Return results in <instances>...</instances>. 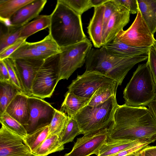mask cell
<instances>
[{"label":"cell","instance_id":"cell-39","mask_svg":"<svg viewBox=\"0 0 156 156\" xmlns=\"http://www.w3.org/2000/svg\"><path fill=\"white\" fill-rule=\"evenodd\" d=\"M26 39L25 38H20L15 43L0 52V60H3L8 58L26 41Z\"/></svg>","mask_w":156,"mask_h":156},{"label":"cell","instance_id":"cell-26","mask_svg":"<svg viewBox=\"0 0 156 156\" xmlns=\"http://www.w3.org/2000/svg\"><path fill=\"white\" fill-rule=\"evenodd\" d=\"M20 92L10 80L0 81V115L5 112L13 99Z\"/></svg>","mask_w":156,"mask_h":156},{"label":"cell","instance_id":"cell-22","mask_svg":"<svg viewBox=\"0 0 156 156\" xmlns=\"http://www.w3.org/2000/svg\"><path fill=\"white\" fill-rule=\"evenodd\" d=\"M56 54H57L38 51L33 47L31 43L26 41L9 58L13 59L19 58L45 59Z\"/></svg>","mask_w":156,"mask_h":156},{"label":"cell","instance_id":"cell-4","mask_svg":"<svg viewBox=\"0 0 156 156\" xmlns=\"http://www.w3.org/2000/svg\"><path fill=\"white\" fill-rule=\"evenodd\" d=\"M125 104L131 106H148L156 99V88L147 63L138 65L125 88Z\"/></svg>","mask_w":156,"mask_h":156},{"label":"cell","instance_id":"cell-9","mask_svg":"<svg viewBox=\"0 0 156 156\" xmlns=\"http://www.w3.org/2000/svg\"><path fill=\"white\" fill-rule=\"evenodd\" d=\"M116 82L98 72L85 71L83 74L78 75L72 81L68 87V91L79 97L90 100L100 87Z\"/></svg>","mask_w":156,"mask_h":156},{"label":"cell","instance_id":"cell-28","mask_svg":"<svg viewBox=\"0 0 156 156\" xmlns=\"http://www.w3.org/2000/svg\"><path fill=\"white\" fill-rule=\"evenodd\" d=\"M118 86L116 82L101 87L95 92L87 105L97 106L104 103L112 96L116 95Z\"/></svg>","mask_w":156,"mask_h":156},{"label":"cell","instance_id":"cell-37","mask_svg":"<svg viewBox=\"0 0 156 156\" xmlns=\"http://www.w3.org/2000/svg\"><path fill=\"white\" fill-rule=\"evenodd\" d=\"M147 63L149 68L156 88V51L153 47L149 48Z\"/></svg>","mask_w":156,"mask_h":156},{"label":"cell","instance_id":"cell-23","mask_svg":"<svg viewBox=\"0 0 156 156\" xmlns=\"http://www.w3.org/2000/svg\"><path fill=\"white\" fill-rule=\"evenodd\" d=\"M142 16L152 34L156 32V0H137Z\"/></svg>","mask_w":156,"mask_h":156},{"label":"cell","instance_id":"cell-25","mask_svg":"<svg viewBox=\"0 0 156 156\" xmlns=\"http://www.w3.org/2000/svg\"><path fill=\"white\" fill-rule=\"evenodd\" d=\"M64 149V144L60 141L59 137L54 135L48 136L32 153L39 156H47L52 153L61 151Z\"/></svg>","mask_w":156,"mask_h":156},{"label":"cell","instance_id":"cell-42","mask_svg":"<svg viewBox=\"0 0 156 156\" xmlns=\"http://www.w3.org/2000/svg\"><path fill=\"white\" fill-rule=\"evenodd\" d=\"M144 156H156V146L148 145L143 149Z\"/></svg>","mask_w":156,"mask_h":156},{"label":"cell","instance_id":"cell-31","mask_svg":"<svg viewBox=\"0 0 156 156\" xmlns=\"http://www.w3.org/2000/svg\"><path fill=\"white\" fill-rule=\"evenodd\" d=\"M7 30L4 32L1 31L0 52L16 42L20 38L22 27L7 26Z\"/></svg>","mask_w":156,"mask_h":156},{"label":"cell","instance_id":"cell-7","mask_svg":"<svg viewBox=\"0 0 156 156\" xmlns=\"http://www.w3.org/2000/svg\"><path fill=\"white\" fill-rule=\"evenodd\" d=\"M92 44L87 39L78 43L61 48L59 53V80H68L73 73L85 62Z\"/></svg>","mask_w":156,"mask_h":156},{"label":"cell","instance_id":"cell-12","mask_svg":"<svg viewBox=\"0 0 156 156\" xmlns=\"http://www.w3.org/2000/svg\"><path fill=\"white\" fill-rule=\"evenodd\" d=\"M0 156H30L32 153L23 144V138L1 124Z\"/></svg>","mask_w":156,"mask_h":156},{"label":"cell","instance_id":"cell-47","mask_svg":"<svg viewBox=\"0 0 156 156\" xmlns=\"http://www.w3.org/2000/svg\"><path fill=\"white\" fill-rule=\"evenodd\" d=\"M141 156H144V151H143V150H142V152L141 153Z\"/></svg>","mask_w":156,"mask_h":156},{"label":"cell","instance_id":"cell-10","mask_svg":"<svg viewBox=\"0 0 156 156\" xmlns=\"http://www.w3.org/2000/svg\"><path fill=\"white\" fill-rule=\"evenodd\" d=\"M29 118L25 127L28 134L37 128L48 125L56 109L45 101L33 96H28Z\"/></svg>","mask_w":156,"mask_h":156},{"label":"cell","instance_id":"cell-48","mask_svg":"<svg viewBox=\"0 0 156 156\" xmlns=\"http://www.w3.org/2000/svg\"><path fill=\"white\" fill-rule=\"evenodd\" d=\"M30 156H37V155H35L33 154L32 153V154H31V155Z\"/></svg>","mask_w":156,"mask_h":156},{"label":"cell","instance_id":"cell-24","mask_svg":"<svg viewBox=\"0 0 156 156\" xmlns=\"http://www.w3.org/2000/svg\"><path fill=\"white\" fill-rule=\"evenodd\" d=\"M50 15H39L34 20L22 27L20 38L27 39L35 33L49 27Z\"/></svg>","mask_w":156,"mask_h":156},{"label":"cell","instance_id":"cell-15","mask_svg":"<svg viewBox=\"0 0 156 156\" xmlns=\"http://www.w3.org/2000/svg\"><path fill=\"white\" fill-rule=\"evenodd\" d=\"M47 1V0H34L17 12L5 24L17 27L24 26L39 16Z\"/></svg>","mask_w":156,"mask_h":156},{"label":"cell","instance_id":"cell-14","mask_svg":"<svg viewBox=\"0 0 156 156\" xmlns=\"http://www.w3.org/2000/svg\"><path fill=\"white\" fill-rule=\"evenodd\" d=\"M130 14L129 10L121 5L112 14L103 33L102 46L112 41L123 30L129 21Z\"/></svg>","mask_w":156,"mask_h":156},{"label":"cell","instance_id":"cell-13","mask_svg":"<svg viewBox=\"0 0 156 156\" xmlns=\"http://www.w3.org/2000/svg\"><path fill=\"white\" fill-rule=\"evenodd\" d=\"M13 60L25 94L28 96H32L31 88L34 80L45 59L19 58Z\"/></svg>","mask_w":156,"mask_h":156},{"label":"cell","instance_id":"cell-29","mask_svg":"<svg viewBox=\"0 0 156 156\" xmlns=\"http://www.w3.org/2000/svg\"><path fill=\"white\" fill-rule=\"evenodd\" d=\"M68 118L66 114L56 109L49 125L48 136L56 135L59 137L65 127Z\"/></svg>","mask_w":156,"mask_h":156},{"label":"cell","instance_id":"cell-11","mask_svg":"<svg viewBox=\"0 0 156 156\" xmlns=\"http://www.w3.org/2000/svg\"><path fill=\"white\" fill-rule=\"evenodd\" d=\"M108 128L77 138L72 150L64 156H90L98 155L101 146L108 139Z\"/></svg>","mask_w":156,"mask_h":156},{"label":"cell","instance_id":"cell-35","mask_svg":"<svg viewBox=\"0 0 156 156\" xmlns=\"http://www.w3.org/2000/svg\"><path fill=\"white\" fill-rule=\"evenodd\" d=\"M80 15L92 8L90 0H61Z\"/></svg>","mask_w":156,"mask_h":156},{"label":"cell","instance_id":"cell-8","mask_svg":"<svg viewBox=\"0 0 156 156\" xmlns=\"http://www.w3.org/2000/svg\"><path fill=\"white\" fill-rule=\"evenodd\" d=\"M116 38L129 46L143 48L153 47L155 40L139 9L130 26L126 30L119 32Z\"/></svg>","mask_w":156,"mask_h":156},{"label":"cell","instance_id":"cell-3","mask_svg":"<svg viewBox=\"0 0 156 156\" xmlns=\"http://www.w3.org/2000/svg\"><path fill=\"white\" fill-rule=\"evenodd\" d=\"M147 58V55L117 56L109 53L102 47L92 48L86 58V71L98 72L120 85L128 72L136 64Z\"/></svg>","mask_w":156,"mask_h":156},{"label":"cell","instance_id":"cell-5","mask_svg":"<svg viewBox=\"0 0 156 156\" xmlns=\"http://www.w3.org/2000/svg\"><path fill=\"white\" fill-rule=\"evenodd\" d=\"M119 105L116 95H114L98 105L84 107L73 117L81 134L86 135L108 127L114 121Z\"/></svg>","mask_w":156,"mask_h":156},{"label":"cell","instance_id":"cell-18","mask_svg":"<svg viewBox=\"0 0 156 156\" xmlns=\"http://www.w3.org/2000/svg\"><path fill=\"white\" fill-rule=\"evenodd\" d=\"M102 47L110 54L119 57L135 56L147 55L150 48H139L131 46L119 41L116 37Z\"/></svg>","mask_w":156,"mask_h":156},{"label":"cell","instance_id":"cell-34","mask_svg":"<svg viewBox=\"0 0 156 156\" xmlns=\"http://www.w3.org/2000/svg\"><path fill=\"white\" fill-rule=\"evenodd\" d=\"M2 60L8 69L10 77V81L21 92L25 94L20 77L13 60L8 57Z\"/></svg>","mask_w":156,"mask_h":156},{"label":"cell","instance_id":"cell-41","mask_svg":"<svg viewBox=\"0 0 156 156\" xmlns=\"http://www.w3.org/2000/svg\"><path fill=\"white\" fill-rule=\"evenodd\" d=\"M10 77L8 69L2 60H0V81H8Z\"/></svg>","mask_w":156,"mask_h":156},{"label":"cell","instance_id":"cell-38","mask_svg":"<svg viewBox=\"0 0 156 156\" xmlns=\"http://www.w3.org/2000/svg\"><path fill=\"white\" fill-rule=\"evenodd\" d=\"M153 142L152 141L141 142L112 156H127L142 150L149 144Z\"/></svg>","mask_w":156,"mask_h":156},{"label":"cell","instance_id":"cell-43","mask_svg":"<svg viewBox=\"0 0 156 156\" xmlns=\"http://www.w3.org/2000/svg\"><path fill=\"white\" fill-rule=\"evenodd\" d=\"M148 106L149 111L156 122V99L150 103Z\"/></svg>","mask_w":156,"mask_h":156},{"label":"cell","instance_id":"cell-49","mask_svg":"<svg viewBox=\"0 0 156 156\" xmlns=\"http://www.w3.org/2000/svg\"></svg>","mask_w":156,"mask_h":156},{"label":"cell","instance_id":"cell-17","mask_svg":"<svg viewBox=\"0 0 156 156\" xmlns=\"http://www.w3.org/2000/svg\"><path fill=\"white\" fill-rule=\"evenodd\" d=\"M105 6L104 5L94 7L93 15L87 27L90 38L94 46L99 48L102 46L103 18Z\"/></svg>","mask_w":156,"mask_h":156},{"label":"cell","instance_id":"cell-6","mask_svg":"<svg viewBox=\"0 0 156 156\" xmlns=\"http://www.w3.org/2000/svg\"><path fill=\"white\" fill-rule=\"evenodd\" d=\"M59 53L45 59L34 80L32 96L41 99L50 98L59 80Z\"/></svg>","mask_w":156,"mask_h":156},{"label":"cell","instance_id":"cell-21","mask_svg":"<svg viewBox=\"0 0 156 156\" xmlns=\"http://www.w3.org/2000/svg\"><path fill=\"white\" fill-rule=\"evenodd\" d=\"M34 1L0 0V20L1 22L5 24L17 12Z\"/></svg>","mask_w":156,"mask_h":156},{"label":"cell","instance_id":"cell-44","mask_svg":"<svg viewBox=\"0 0 156 156\" xmlns=\"http://www.w3.org/2000/svg\"><path fill=\"white\" fill-rule=\"evenodd\" d=\"M108 0H90L92 7H97L104 5Z\"/></svg>","mask_w":156,"mask_h":156},{"label":"cell","instance_id":"cell-45","mask_svg":"<svg viewBox=\"0 0 156 156\" xmlns=\"http://www.w3.org/2000/svg\"><path fill=\"white\" fill-rule=\"evenodd\" d=\"M142 150L127 156H141Z\"/></svg>","mask_w":156,"mask_h":156},{"label":"cell","instance_id":"cell-20","mask_svg":"<svg viewBox=\"0 0 156 156\" xmlns=\"http://www.w3.org/2000/svg\"><path fill=\"white\" fill-rule=\"evenodd\" d=\"M90 100L67 91L60 111L67 114L69 117H74L82 108L87 105Z\"/></svg>","mask_w":156,"mask_h":156},{"label":"cell","instance_id":"cell-40","mask_svg":"<svg viewBox=\"0 0 156 156\" xmlns=\"http://www.w3.org/2000/svg\"><path fill=\"white\" fill-rule=\"evenodd\" d=\"M121 5L129 10L130 14L137 13L139 10L137 0H116Z\"/></svg>","mask_w":156,"mask_h":156},{"label":"cell","instance_id":"cell-46","mask_svg":"<svg viewBox=\"0 0 156 156\" xmlns=\"http://www.w3.org/2000/svg\"><path fill=\"white\" fill-rule=\"evenodd\" d=\"M153 47L155 49V51H156V40L155 39L154 41V43Z\"/></svg>","mask_w":156,"mask_h":156},{"label":"cell","instance_id":"cell-33","mask_svg":"<svg viewBox=\"0 0 156 156\" xmlns=\"http://www.w3.org/2000/svg\"><path fill=\"white\" fill-rule=\"evenodd\" d=\"M31 43L35 48L41 52L58 54L61 51L60 48L49 34L42 40Z\"/></svg>","mask_w":156,"mask_h":156},{"label":"cell","instance_id":"cell-27","mask_svg":"<svg viewBox=\"0 0 156 156\" xmlns=\"http://www.w3.org/2000/svg\"><path fill=\"white\" fill-rule=\"evenodd\" d=\"M49 125L40 127L28 133L23 139V143L32 153L41 145L49 135Z\"/></svg>","mask_w":156,"mask_h":156},{"label":"cell","instance_id":"cell-2","mask_svg":"<svg viewBox=\"0 0 156 156\" xmlns=\"http://www.w3.org/2000/svg\"><path fill=\"white\" fill-rule=\"evenodd\" d=\"M50 15L49 34L60 48L87 39L83 30L81 16L61 0L57 1Z\"/></svg>","mask_w":156,"mask_h":156},{"label":"cell","instance_id":"cell-16","mask_svg":"<svg viewBox=\"0 0 156 156\" xmlns=\"http://www.w3.org/2000/svg\"><path fill=\"white\" fill-rule=\"evenodd\" d=\"M5 112L25 128L29 118L28 96L22 92L17 94L8 106Z\"/></svg>","mask_w":156,"mask_h":156},{"label":"cell","instance_id":"cell-32","mask_svg":"<svg viewBox=\"0 0 156 156\" xmlns=\"http://www.w3.org/2000/svg\"><path fill=\"white\" fill-rule=\"evenodd\" d=\"M0 122L1 124L23 139L28 135L24 126L5 112L0 115Z\"/></svg>","mask_w":156,"mask_h":156},{"label":"cell","instance_id":"cell-19","mask_svg":"<svg viewBox=\"0 0 156 156\" xmlns=\"http://www.w3.org/2000/svg\"><path fill=\"white\" fill-rule=\"evenodd\" d=\"M156 140V138H153L133 141L118 140L107 141L100 148L97 156H112L139 143L150 141L154 142Z\"/></svg>","mask_w":156,"mask_h":156},{"label":"cell","instance_id":"cell-36","mask_svg":"<svg viewBox=\"0 0 156 156\" xmlns=\"http://www.w3.org/2000/svg\"><path fill=\"white\" fill-rule=\"evenodd\" d=\"M104 5L105 10L104 15L103 33L112 14L121 5L116 0H108Z\"/></svg>","mask_w":156,"mask_h":156},{"label":"cell","instance_id":"cell-1","mask_svg":"<svg viewBox=\"0 0 156 156\" xmlns=\"http://www.w3.org/2000/svg\"><path fill=\"white\" fill-rule=\"evenodd\" d=\"M107 141L156 138V122L145 106L119 105L108 127Z\"/></svg>","mask_w":156,"mask_h":156},{"label":"cell","instance_id":"cell-30","mask_svg":"<svg viewBox=\"0 0 156 156\" xmlns=\"http://www.w3.org/2000/svg\"><path fill=\"white\" fill-rule=\"evenodd\" d=\"M81 133L77 122L74 118L69 116L65 127L59 137V141L64 144L72 142Z\"/></svg>","mask_w":156,"mask_h":156}]
</instances>
